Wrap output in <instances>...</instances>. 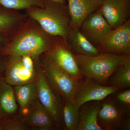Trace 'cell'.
Returning a JSON list of instances; mask_svg holds the SVG:
<instances>
[{
  "label": "cell",
  "instance_id": "6da1fadb",
  "mask_svg": "<svg viewBox=\"0 0 130 130\" xmlns=\"http://www.w3.org/2000/svg\"><path fill=\"white\" fill-rule=\"evenodd\" d=\"M47 33L37 21H27L2 50L3 55H28L36 61L52 48L56 38Z\"/></svg>",
  "mask_w": 130,
  "mask_h": 130
},
{
  "label": "cell",
  "instance_id": "7a4b0ae2",
  "mask_svg": "<svg viewBox=\"0 0 130 130\" xmlns=\"http://www.w3.org/2000/svg\"><path fill=\"white\" fill-rule=\"evenodd\" d=\"M25 11L28 17L37 21L49 35L66 39L71 29L66 4L44 0L42 7H31Z\"/></svg>",
  "mask_w": 130,
  "mask_h": 130
},
{
  "label": "cell",
  "instance_id": "3957f363",
  "mask_svg": "<svg viewBox=\"0 0 130 130\" xmlns=\"http://www.w3.org/2000/svg\"><path fill=\"white\" fill-rule=\"evenodd\" d=\"M74 55L83 76L93 78L105 85L116 68L130 56L109 53L93 56Z\"/></svg>",
  "mask_w": 130,
  "mask_h": 130
},
{
  "label": "cell",
  "instance_id": "277c9868",
  "mask_svg": "<svg viewBox=\"0 0 130 130\" xmlns=\"http://www.w3.org/2000/svg\"><path fill=\"white\" fill-rule=\"evenodd\" d=\"M40 62L44 77L54 93L64 102L72 101L81 80H78L60 68L45 54Z\"/></svg>",
  "mask_w": 130,
  "mask_h": 130
},
{
  "label": "cell",
  "instance_id": "5b68a950",
  "mask_svg": "<svg viewBox=\"0 0 130 130\" xmlns=\"http://www.w3.org/2000/svg\"><path fill=\"white\" fill-rule=\"evenodd\" d=\"M36 82L38 101L50 114L57 129H60L63 124L64 102L54 93L44 77L40 60L36 62Z\"/></svg>",
  "mask_w": 130,
  "mask_h": 130
},
{
  "label": "cell",
  "instance_id": "8992f818",
  "mask_svg": "<svg viewBox=\"0 0 130 130\" xmlns=\"http://www.w3.org/2000/svg\"><path fill=\"white\" fill-rule=\"evenodd\" d=\"M4 79L12 86L34 83L36 82V66L21 55H7Z\"/></svg>",
  "mask_w": 130,
  "mask_h": 130
},
{
  "label": "cell",
  "instance_id": "52a82bcc",
  "mask_svg": "<svg viewBox=\"0 0 130 130\" xmlns=\"http://www.w3.org/2000/svg\"><path fill=\"white\" fill-rule=\"evenodd\" d=\"M96 48L101 53L130 55V19L122 25L112 29Z\"/></svg>",
  "mask_w": 130,
  "mask_h": 130
},
{
  "label": "cell",
  "instance_id": "ba28073f",
  "mask_svg": "<svg viewBox=\"0 0 130 130\" xmlns=\"http://www.w3.org/2000/svg\"><path fill=\"white\" fill-rule=\"evenodd\" d=\"M119 90L116 87L103 85L93 78L86 77L80 82L73 101L80 106L88 102L103 101Z\"/></svg>",
  "mask_w": 130,
  "mask_h": 130
},
{
  "label": "cell",
  "instance_id": "9c48e42d",
  "mask_svg": "<svg viewBox=\"0 0 130 130\" xmlns=\"http://www.w3.org/2000/svg\"><path fill=\"white\" fill-rule=\"evenodd\" d=\"M51 58L60 68L78 80L83 77L73 53L65 40L57 37L49 51L44 54Z\"/></svg>",
  "mask_w": 130,
  "mask_h": 130
},
{
  "label": "cell",
  "instance_id": "30bf717a",
  "mask_svg": "<svg viewBox=\"0 0 130 130\" xmlns=\"http://www.w3.org/2000/svg\"><path fill=\"white\" fill-rule=\"evenodd\" d=\"M79 28L83 34L96 47L104 41L112 30L99 10L89 14Z\"/></svg>",
  "mask_w": 130,
  "mask_h": 130
},
{
  "label": "cell",
  "instance_id": "8fae6325",
  "mask_svg": "<svg viewBox=\"0 0 130 130\" xmlns=\"http://www.w3.org/2000/svg\"><path fill=\"white\" fill-rule=\"evenodd\" d=\"M99 10L113 29L130 19V0H103Z\"/></svg>",
  "mask_w": 130,
  "mask_h": 130
},
{
  "label": "cell",
  "instance_id": "7c38bea8",
  "mask_svg": "<svg viewBox=\"0 0 130 130\" xmlns=\"http://www.w3.org/2000/svg\"><path fill=\"white\" fill-rule=\"evenodd\" d=\"M19 116L31 129L53 130L57 129L50 114L38 99L24 115Z\"/></svg>",
  "mask_w": 130,
  "mask_h": 130
},
{
  "label": "cell",
  "instance_id": "4fadbf2b",
  "mask_svg": "<svg viewBox=\"0 0 130 130\" xmlns=\"http://www.w3.org/2000/svg\"><path fill=\"white\" fill-rule=\"evenodd\" d=\"M97 116L98 125L102 130H114L120 128L125 113L115 105L113 100L106 98Z\"/></svg>",
  "mask_w": 130,
  "mask_h": 130
},
{
  "label": "cell",
  "instance_id": "5bb4252c",
  "mask_svg": "<svg viewBox=\"0 0 130 130\" xmlns=\"http://www.w3.org/2000/svg\"><path fill=\"white\" fill-rule=\"evenodd\" d=\"M71 20V27L79 28L84 20L100 9L103 0H67Z\"/></svg>",
  "mask_w": 130,
  "mask_h": 130
},
{
  "label": "cell",
  "instance_id": "9a60e30c",
  "mask_svg": "<svg viewBox=\"0 0 130 130\" xmlns=\"http://www.w3.org/2000/svg\"><path fill=\"white\" fill-rule=\"evenodd\" d=\"M28 16L20 10L0 5V35L12 37L25 23Z\"/></svg>",
  "mask_w": 130,
  "mask_h": 130
},
{
  "label": "cell",
  "instance_id": "2e32d148",
  "mask_svg": "<svg viewBox=\"0 0 130 130\" xmlns=\"http://www.w3.org/2000/svg\"><path fill=\"white\" fill-rule=\"evenodd\" d=\"M65 41L74 54L93 56L101 54L96 47L81 32L79 28H71Z\"/></svg>",
  "mask_w": 130,
  "mask_h": 130
},
{
  "label": "cell",
  "instance_id": "e0dca14e",
  "mask_svg": "<svg viewBox=\"0 0 130 130\" xmlns=\"http://www.w3.org/2000/svg\"><path fill=\"white\" fill-rule=\"evenodd\" d=\"M101 101L85 103L79 108V121L77 130H102L98 125L97 116L102 106Z\"/></svg>",
  "mask_w": 130,
  "mask_h": 130
},
{
  "label": "cell",
  "instance_id": "ac0fdd59",
  "mask_svg": "<svg viewBox=\"0 0 130 130\" xmlns=\"http://www.w3.org/2000/svg\"><path fill=\"white\" fill-rule=\"evenodd\" d=\"M18 111L14 88L3 77L0 81V119L15 115Z\"/></svg>",
  "mask_w": 130,
  "mask_h": 130
},
{
  "label": "cell",
  "instance_id": "d6986e66",
  "mask_svg": "<svg viewBox=\"0 0 130 130\" xmlns=\"http://www.w3.org/2000/svg\"><path fill=\"white\" fill-rule=\"evenodd\" d=\"M14 94L19 107L18 115H24L34 102L38 100L36 82L14 86Z\"/></svg>",
  "mask_w": 130,
  "mask_h": 130
},
{
  "label": "cell",
  "instance_id": "ffe728a7",
  "mask_svg": "<svg viewBox=\"0 0 130 130\" xmlns=\"http://www.w3.org/2000/svg\"><path fill=\"white\" fill-rule=\"evenodd\" d=\"M107 85L116 87L120 90L130 88V56L109 77Z\"/></svg>",
  "mask_w": 130,
  "mask_h": 130
},
{
  "label": "cell",
  "instance_id": "44dd1931",
  "mask_svg": "<svg viewBox=\"0 0 130 130\" xmlns=\"http://www.w3.org/2000/svg\"><path fill=\"white\" fill-rule=\"evenodd\" d=\"M80 107L74 101L64 102L63 118L64 129L77 130L79 124Z\"/></svg>",
  "mask_w": 130,
  "mask_h": 130
},
{
  "label": "cell",
  "instance_id": "7402d4cb",
  "mask_svg": "<svg viewBox=\"0 0 130 130\" xmlns=\"http://www.w3.org/2000/svg\"><path fill=\"white\" fill-rule=\"evenodd\" d=\"M44 0H0V5L4 7L21 10L36 6L42 7Z\"/></svg>",
  "mask_w": 130,
  "mask_h": 130
},
{
  "label": "cell",
  "instance_id": "603a6c76",
  "mask_svg": "<svg viewBox=\"0 0 130 130\" xmlns=\"http://www.w3.org/2000/svg\"><path fill=\"white\" fill-rule=\"evenodd\" d=\"M1 120L2 130H28L31 128L24 123L18 115H14Z\"/></svg>",
  "mask_w": 130,
  "mask_h": 130
},
{
  "label": "cell",
  "instance_id": "cb8c5ba5",
  "mask_svg": "<svg viewBox=\"0 0 130 130\" xmlns=\"http://www.w3.org/2000/svg\"><path fill=\"white\" fill-rule=\"evenodd\" d=\"M129 88L114 93L115 97L113 100L115 105L119 108L128 115L130 109V90Z\"/></svg>",
  "mask_w": 130,
  "mask_h": 130
},
{
  "label": "cell",
  "instance_id": "d4e9b609",
  "mask_svg": "<svg viewBox=\"0 0 130 130\" xmlns=\"http://www.w3.org/2000/svg\"><path fill=\"white\" fill-rule=\"evenodd\" d=\"M7 61V56L0 54V81L4 77Z\"/></svg>",
  "mask_w": 130,
  "mask_h": 130
},
{
  "label": "cell",
  "instance_id": "484cf974",
  "mask_svg": "<svg viewBox=\"0 0 130 130\" xmlns=\"http://www.w3.org/2000/svg\"><path fill=\"white\" fill-rule=\"evenodd\" d=\"M12 37L0 35V53L3 48L8 43Z\"/></svg>",
  "mask_w": 130,
  "mask_h": 130
},
{
  "label": "cell",
  "instance_id": "4316f807",
  "mask_svg": "<svg viewBox=\"0 0 130 130\" xmlns=\"http://www.w3.org/2000/svg\"><path fill=\"white\" fill-rule=\"evenodd\" d=\"M130 119L129 117L128 118H124L121 123L120 129H122L123 130H129L130 129Z\"/></svg>",
  "mask_w": 130,
  "mask_h": 130
},
{
  "label": "cell",
  "instance_id": "83f0119b",
  "mask_svg": "<svg viewBox=\"0 0 130 130\" xmlns=\"http://www.w3.org/2000/svg\"><path fill=\"white\" fill-rule=\"evenodd\" d=\"M55 2L60 3H66V4L67 0H51Z\"/></svg>",
  "mask_w": 130,
  "mask_h": 130
},
{
  "label": "cell",
  "instance_id": "f1b7e54d",
  "mask_svg": "<svg viewBox=\"0 0 130 130\" xmlns=\"http://www.w3.org/2000/svg\"><path fill=\"white\" fill-rule=\"evenodd\" d=\"M0 130H2L1 127V119H0Z\"/></svg>",
  "mask_w": 130,
  "mask_h": 130
}]
</instances>
